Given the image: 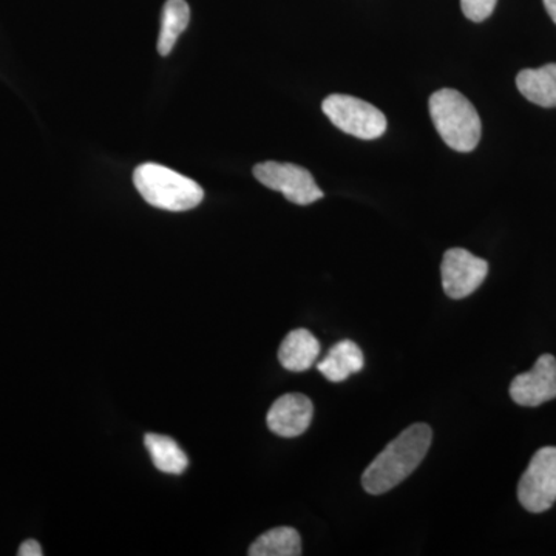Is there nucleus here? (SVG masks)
Returning a JSON list of instances; mask_svg holds the SVG:
<instances>
[{
    "label": "nucleus",
    "mask_w": 556,
    "mask_h": 556,
    "mask_svg": "<svg viewBox=\"0 0 556 556\" xmlns=\"http://www.w3.org/2000/svg\"><path fill=\"white\" fill-rule=\"evenodd\" d=\"M431 441L433 431L427 424H415L402 431L365 470L364 489L369 495H382L404 482L427 456Z\"/></svg>",
    "instance_id": "1"
},
{
    "label": "nucleus",
    "mask_w": 556,
    "mask_h": 556,
    "mask_svg": "<svg viewBox=\"0 0 556 556\" xmlns=\"http://www.w3.org/2000/svg\"><path fill=\"white\" fill-rule=\"evenodd\" d=\"M428 109L438 134L450 149L467 153L478 148L481 118L463 93L453 89L438 90L431 94Z\"/></svg>",
    "instance_id": "2"
},
{
    "label": "nucleus",
    "mask_w": 556,
    "mask_h": 556,
    "mask_svg": "<svg viewBox=\"0 0 556 556\" xmlns=\"http://www.w3.org/2000/svg\"><path fill=\"white\" fill-rule=\"evenodd\" d=\"M134 185L139 195L150 206L169 212H186L200 206L204 190L193 181L169 167L144 163L134 172Z\"/></svg>",
    "instance_id": "3"
},
{
    "label": "nucleus",
    "mask_w": 556,
    "mask_h": 556,
    "mask_svg": "<svg viewBox=\"0 0 556 556\" xmlns=\"http://www.w3.org/2000/svg\"><path fill=\"white\" fill-rule=\"evenodd\" d=\"M321 110L328 119L351 137L358 139H378L387 131V118L375 105L350 97L331 94L321 102Z\"/></svg>",
    "instance_id": "4"
},
{
    "label": "nucleus",
    "mask_w": 556,
    "mask_h": 556,
    "mask_svg": "<svg viewBox=\"0 0 556 556\" xmlns=\"http://www.w3.org/2000/svg\"><path fill=\"white\" fill-rule=\"evenodd\" d=\"M252 174L263 186L283 193L285 199L299 206H309L325 197L313 174L298 164L265 161L255 164Z\"/></svg>",
    "instance_id": "5"
},
{
    "label": "nucleus",
    "mask_w": 556,
    "mask_h": 556,
    "mask_svg": "<svg viewBox=\"0 0 556 556\" xmlns=\"http://www.w3.org/2000/svg\"><path fill=\"white\" fill-rule=\"evenodd\" d=\"M518 500L527 511L543 514L556 501V447L538 450L518 484Z\"/></svg>",
    "instance_id": "6"
},
{
    "label": "nucleus",
    "mask_w": 556,
    "mask_h": 556,
    "mask_svg": "<svg viewBox=\"0 0 556 556\" xmlns=\"http://www.w3.org/2000/svg\"><path fill=\"white\" fill-rule=\"evenodd\" d=\"M442 288L453 300H463L484 283L489 263L463 248L448 249L441 266Z\"/></svg>",
    "instance_id": "7"
},
{
    "label": "nucleus",
    "mask_w": 556,
    "mask_h": 556,
    "mask_svg": "<svg viewBox=\"0 0 556 556\" xmlns=\"http://www.w3.org/2000/svg\"><path fill=\"white\" fill-rule=\"evenodd\" d=\"M510 396L522 407H538L556 397V358L544 354L530 371L519 375L510 386Z\"/></svg>",
    "instance_id": "8"
},
{
    "label": "nucleus",
    "mask_w": 556,
    "mask_h": 556,
    "mask_svg": "<svg viewBox=\"0 0 556 556\" xmlns=\"http://www.w3.org/2000/svg\"><path fill=\"white\" fill-rule=\"evenodd\" d=\"M313 402L305 394L289 393L278 397L269 408L268 428L280 438L302 437L313 420Z\"/></svg>",
    "instance_id": "9"
},
{
    "label": "nucleus",
    "mask_w": 556,
    "mask_h": 556,
    "mask_svg": "<svg viewBox=\"0 0 556 556\" xmlns=\"http://www.w3.org/2000/svg\"><path fill=\"white\" fill-rule=\"evenodd\" d=\"M320 356V343L308 329H294L289 332L278 350V361L288 371H306Z\"/></svg>",
    "instance_id": "10"
},
{
    "label": "nucleus",
    "mask_w": 556,
    "mask_h": 556,
    "mask_svg": "<svg viewBox=\"0 0 556 556\" xmlns=\"http://www.w3.org/2000/svg\"><path fill=\"white\" fill-rule=\"evenodd\" d=\"M365 358L361 348L353 340H340L327 357L318 362L317 369L329 382H343L364 368Z\"/></svg>",
    "instance_id": "11"
},
{
    "label": "nucleus",
    "mask_w": 556,
    "mask_h": 556,
    "mask_svg": "<svg viewBox=\"0 0 556 556\" xmlns=\"http://www.w3.org/2000/svg\"><path fill=\"white\" fill-rule=\"evenodd\" d=\"M517 87L522 97L544 109L556 108V64L526 68L518 73Z\"/></svg>",
    "instance_id": "12"
},
{
    "label": "nucleus",
    "mask_w": 556,
    "mask_h": 556,
    "mask_svg": "<svg viewBox=\"0 0 556 556\" xmlns=\"http://www.w3.org/2000/svg\"><path fill=\"white\" fill-rule=\"evenodd\" d=\"M144 445L152 457L153 466L167 475H182L189 466L185 450L179 447L177 441L163 434H146Z\"/></svg>",
    "instance_id": "13"
},
{
    "label": "nucleus",
    "mask_w": 556,
    "mask_h": 556,
    "mask_svg": "<svg viewBox=\"0 0 556 556\" xmlns=\"http://www.w3.org/2000/svg\"><path fill=\"white\" fill-rule=\"evenodd\" d=\"M249 556H299L302 555V540L292 527H276L263 533L249 547Z\"/></svg>",
    "instance_id": "14"
},
{
    "label": "nucleus",
    "mask_w": 556,
    "mask_h": 556,
    "mask_svg": "<svg viewBox=\"0 0 556 556\" xmlns=\"http://www.w3.org/2000/svg\"><path fill=\"white\" fill-rule=\"evenodd\" d=\"M190 22V9L186 0H167L161 16L159 36V53L167 56L174 50L181 33L186 31Z\"/></svg>",
    "instance_id": "15"
},
{
    "label": "nucleus",
    "mask_w": 556,
    "mask_h": 556,
    "mask_svg": "<svg viewBox=\"0 0 556 556\" xmlns=\"http://www.w3.org/2000/svg\"><path fill=\"white\" fill-rule=\"evenodd\" d=\"M496 3L497 0H460V9L468 21L479 24L492 16Z\"/></svg>",
    "instance_id": "16"
},
{
    "label": "nucleus",
    "mask_w": 556,
    "mask_h": 556,
    "mask_svg": "<svg viewBox=\"0 0 556 556\" xmlns=\"http://www.w3.org/2000/svg\"><path fill=\"white\" fill-rule=\"evenodd\" d=\"M17 555L20 556H40L42 555V547L38 541L27 540L25 543L21 544L20 551H17Z\"/></svg>",
    "instance_id": "17"
},
{
    "label": "nucleus",
    "mask_w": 556,
    "mask_h": 556,
    "mask_svg": "<svg viewBox=\"0 0 556 556\" xmlns=\"http://www.w3.org/2000/svg\"><path fill=\"white\" fill-rule=\"evenodd\" d=\"M544 7H546V11L551 20L556 24V0H543Z\"/></svg>",
    "instance_id": "18"
}]
</instances>
